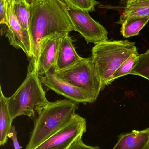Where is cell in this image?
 <instances>
[{
    "label": "cell",
    "mask_w": 149,
    "mask_h": 149,
    "mask_svg": "<svg viewBox=\"0 0 149 149\" xmlns=\"http://www.w3.org/2000/svg\"><path fill=\"white\" fill-rule=\"evenodd\" d=\"M82 58L76 52L69 33H66L60 42L56 65L51 70L59 71L66 70L78 63Z\"/></svg>",
    "instance_id": "obj_11"
},
{
    "label": "cell",
    "mask_w": 149,
    "mask_h": 149,
    "mask_svg": "<svg viewBox=\"0 0 149 149\" xmlns=\"http://www.w3.org/2000/svg\"><path fill=\"white\" fill-rule=\"evenodd\" d=\"M78 103L68 99L50 102L34 121L25 149H35L68 123L76 115Z\"/></svg>",
    "instance_id": "obj_3"
},
{
    "label": "cell",
    "mask_w": 149,
    "mask_h": 149,
    "mask_svg": "<svg viewBox=\"0 0 149 149\" xmlns=\"http://www.w3.org/2000/svg\"><path fill=\"white\" fill-rule=\"evenodd\" d=\"M8 137L12 140L15 149H21L17 141L16 131L14 126H12L10 132L9 134Z\"/></svg>",
    "instance_id": "obj_22"
},
{
    "label": "cell",
    "mask_w": 149,
    "mask_h": 149,
    "mask_svg": "<svg viewBox=\"0 0 149 149\" xmlns=\"http://www.w3.org/2000/svg\"><path fill=\"white\" fill-rule=\"evenodd\" d=\"M122 1H123L127 2L129 1H130V0H122Z\"/></svg>",
    "instance_id": "obj_25"
},
{
    "label": "cell",
    "mask_w": 149,
    "mask_h": 149,
    "mask_svg": "<svg viewBox=\"0 0 149 149\" xmlns=\"http://www.w3.org/2000/svg\"><path fill=\"white\" fill-rule=\"evenodd\" d=\"M120 15L118 24H121L130 18L149 17V0H130L126 2Z\"/></svg>",
    "instance_id": "obj_13"
},
{
    "label": "cell",
    "mask_w": 149,
    "mask_h": 149,
    "mask_svg": "<svg viewBox=\"0 0 149 149\" xmlns=\"http://www.w3.org/2000/svg\"></svg>",
    "instance_id": "obj_26"
},
{
    "label": "cell",
    "mask_w": 149,
    "mask_h": 149,
    "mask_svg": "<svg viewBox=\"0 0 149 149\" xmlns=\"http://www.w3.org/2000/svg\"><path fill=\"white\" fill-rule=\"evenodd\" d=\"M69 149H100L97 147L89 146L83 143L82 138L76 142Z\"/></svg>",
    "instance_id": "obj_21"
},
{
    "label": "cell",
    "mask_w": 149,
    "mask_h": 149,
    "mask_svg": "<svg viewBox=\"0 0 149 149\" xmlns=\"http://www.w3.org/2000/svg\"><path fill=\"white\" fill-rule=\"evenodd\" d=\"M65 34L55 33L44 38L41 41L37 61L38 75H45L54 69L60 42Z\"/></svg>",
    "instance_id": "obj_9"
},
{
    "label": "cell",
    "mask_w": 149,
    "mask_h": 149,
    "mask_svg": "<svg viewBox=\"0 0 149 149\" xmlns=\"http://www.w3.org/2000/svg\"><path fill=\"white\" fill-rule=\"evenodd\" d=\"M75 31L64 0H34L30 6L29 33L32 57L37 61L40 42L44 38L56 33Z\"/></svg>",
    "instance_id": "obj_1"
},
{
    "label": "cell",
    "mask_w": 149,
    "mask_h": 149,
    "mask_svg": "<svg viewBox=\"0 0 149 149\" xmlns=\"http://www.w3.org/2000/svg\"><path fill=\"white\" fill-rule=\"evenodd\" d=\"M149 21V17L127 19L122 24L121 33L125 38L137 36Z\"/></svg>",
    "instance_id": "obj_15"
},
{
    "label": "cell",
    "mask_w": 149,
    "mask_h": 149,
    "mask_svg": "<svg viewBox=\"0 0 149 149\" xmlns=\"http://www.w3.org/2000/svg\"><path fill=\"white\" fill-rule=\"evenodd\" d=\"M68 7V12L75 28L87 42L96 44L108 39V32L99 22L94 20L89 12Z\"/></svg>",
    "instance_id": "obj_7"
},
{
    "label": "cell",
    "mask_w": 149,
    "mask_h": 149,
    "mask_svg": "<svg viewBox=\"0 0 149 149\" xmlns=\"http://www.w3.org/2000/svg\"><path fill=\"white\" fill-rule=\"evenodd\" d=\"M136 52L135 43L128 40H106L95 44L91 58L100 80L102 90L109 85L113 74Z\"/></svg>",
    "instance_id": "obj_4"
},
{
    "label": "cell",
    "mask_w": 149,
    "mask_h": 149,
    "mask_svg": "<svg viewBox=\"0 0 149 149\" xmlns=\"http://www.w3.org/2000/svg\"><path fill=\"white\" fill-rule=\"evenodd\" d=\"M139 55L138 52L132 54L131 56L113 74L109 80V85L116 79L127 74H129Z\"/></svg>",
    "instance_id": "obj_18"
},
{
    "label": "cell",
    "mask_w": 149,
    "mask_h": 149,
    "mask_svg": "<svg viewBox=\"0 0 149 149\" xmlns=\"http://www.w3.org/2000/svg\"><path fill=\"white\" fill-rule=\"evenodd\" d=\"M129 74L138 75L149 81V49L139 55Z\"/></svg>",
    "instance_id": "obj_17"
},
{
    "label": "cell",
    "mask_w": 149,
    "mask_h": 149,
    "mask_svg": "<svg viewBox=\"0 0 149 149\" xmlns=\"http://www.w3.org/2000/svg\"><path fill=\"white\" fill-rule=\"evenodd\" d=\"M0 24L6 25L8 23V4L6 0H0Z\"/></svg>",
    "instance_id": "obj_20"
},
{
    "label": "cell",
    "mask_w": 149,
    "mask_h": 149,
    "mask_svg": "<svg viewBox=\"0 0 149 149\" xmlns=\"http://www.w3.org/2000/svg\"><path fill=\"white\" fill-rule=\"evenodd\" d=\"M7 3H18L21 1H24V0H6Z\"/></svg>",
    "instance_id": "obj_23"
},
{
    "label": "cell",
    "mask_w": 149,
    "mask_h": 149,
    "mask_svg": "<svg viewBox=\"0 0 149 149\" xmlns=\"http://www.w3.org/2000/svg\"><path fill=\"white\" fill-rule=\"evenodd\" d=\"M7 101L13 120L22 115L34 117L49 104L37 72L36 60L30 59L25 79Z\"/></svg>",
    "instance_id": "obj_2"
},
{
    "label": "cell",
    "mask_w": 149,
    "mask_h": 149,
    "mask_svg": "<svg viewBox=\"0 0 149 149\" xmlns=\"http://www.w3.org/2000/svg\"><path fill=\"white\" fill-rule=\"evenodd\" d=\"M8 4V23L4 33L10 45L21 49L30 59L32 57L31 41L29 31L24 30L19 24L13 11L12 3Z\"/></svg>",
    "instance_id": "obj_10"
},
{
    "label": "cell",
    "mask_w": 149,
    "mask_h": 149,
    "mask_svg": "<svg viewBox=\"0 0 149 149\" xmlns=\"http://www.w3.org/2000/svg\"><path fill=\"white\" fill-rule=\"evenodd\" d=\"M68 7L87 12L95 11L96 5L100 3L96 0H64Z\"/></svg>",
    "instance_id": "obj_19"
},
{
    "label": "cell",
    "mask_w": 149,
    "mask_h": 149,
    "mask_svg": "<svg viewBox=\"0 0 149 149\" xmlns=\"http://www.w3.org/2000/svg\"><path fill=\"white\" fill-rule=\"evenodd\" d=\"M51 71L57 78L88 91L97 99L102 90L100 80L91 58H82L78 63L66 70Z\"/></svg>",
    "instance_id": "obj_5"
},
{
    "label": "cell",
    "mask_w": 149,
    "mask_h": 149,
    "mask_svg": "<svg viewBox=\"0 0 149 149\" xmlns=\"http://www.w3.org/2000/svg\"><path fill=\"white\" fill-rule=\"evenodd\" d=\"M39 78L42 85L46 88L77 103H93L97 100L88 91L74 86L57 78L52 71L45 75H39Z\"/></svg>",
    "instance_id": "obj_8"
},
{
    "label": "cell",
    "mask_w": 149,
    "mask_h": 149,
    "mask_svg": "<svg viewBox=\"0 0 149 149\" xmlns=\"http://www.w3.org/2000/svg\"><path fill=\"white\" fill-rule=\"evenodd\" d=\"M85 119L76 114L57 133L35 149H69L86 131Z\"/></svg>",
    "instance_id": "obj_6"
},
{
    "label": "cell",
    "mask_w": 149,
    "mask_h": 149,
    "mask_svg": "<svg viewBox=\"0 0 149 149\" xmlns=\"http://www.w3.org/2000/svg\"><path fill=\"white\" fill-rule=\"evenodd\" d=\"M13 120L9 111L7 97L3 93L0 87V144L3 146L7 143L9 134L12 127Z\"/></svg>",
    "instance_id": "obj_14"
},
{
    "label": "cell",
    "mask_w": 149,
    "mask_h": 149,
    "mask_svg": "<svg viewBox=\"0 0 149 149\" xmlns=\"http://www.w3.org/2000/svg\"><path fill=\"white\" fill-rule=\"evenodd\" d=\"M149 128L120 136L113 149H149Z\"/></svg>",
    "instance_id": "obj_12"
},
{
    "label": "cell",
    "mask_w": 149,
    "mask_h": 149,
    "mask_svg": "<svg viewBox=\"0 0 149 149\" xmlns=\"http://www.w3.org/2000/svg\"><path fill=\"white\" fill-rule=\"evenodd\" d=\"M24 1H25V2L27 3V4H28L29 6H30L33 3L34 0H24Z\"/></svg>",
    "instance_id": "obj_24"
},
{
    "label": "cell",
    "mask_w": 149,
    "mask_h": 149,
    "mask_svg": "<svg viewBox=\"0 0 149 149\" xmlns=\"http://www.w3.org/2000/svg\"><path fill=\"white\" fill-rule=\"evenodd\" d=\"M12 4L13 11L19 24L24 30L29 31L30 6L24 1Z\"/></svg>",
    "instance_id": "obj_16"
}]
</instances>
